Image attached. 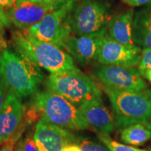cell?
Wrapping results in <instances>:
<instances>
[{
  "instance_id": "6da1fadb",
  "label": "cell",
  "mask_w": 151,
  "mask_h": 151,
  "mask_svg": "<svg viewBox=\"0 0 151 151\" xmlns=\"http://www.w3.org/2000/svg\"><path fill=\"white\" fill-rule=\"evenodd\" d=\"M43 78L41 67L18 52L4 49L0 57V80L19 99L37 93Z\"/></svg>"
},
{
  "instance_id": "7a4b0ae2",
  "label": "cell",
  "mask_w": 151,
  "mask_h": 151,
  "mask_svg": "<svg viewBox=\"0 0 151 151\" xmlns=\"http://www.w3.org/2000/svg\"><path fill=\"white\" fill-rule=\"evenodd\" d=\"M13 44L16 51L39 67L50 73H61L78 70L73 59L62 48L45 42L20 30L12 33Z\"/></svg>"
},
{
  "instance_id": "3957f363",
  "label": "cell",
  "mask_w": 151,
  "mask_h": 151,
  "mask_svg": "<svg viewBox=\"0 0 151 151\" xmlns=\"http://www.w3.org/2000/svg\"><path fill=\"white\" fill-rule=\"evenodd\" d=\"M112 106L116 127L151 122V90L122 91L101 86Z\"/></svg>"
},
{
  "instance_id": "277c9868",
  "label": "cell",
  "mask_w": 151,
  "mask_h": 151,
  "mask_svg": "<svg viewBox=\"0 0 151 151\" xmlns=\"http://www.w3.org/2000/svg\"><path fill=\"white\" fill-rule=\"evenodd\" d=\"M46 84L47 90L62 96L77 108L87 101L101 99L99 87L79 69L50 73Z\"/></svg>"
},
{
  "instance_id": "5b68a950",
  "label": "cell",
  "mask_w": 151,
  "mask_h": 151,
  "mask_svg": "<svg viewBox=\"0 0 151 151\" xmlns=\"http://www.w3.org/2000/svg\"><path fill=\"white\" fill-rule=\"evenodd\" d=\"M33 109L45 121L68 130L86 129L78 109L62 96L46 90L35 93Z\"/></svg>"
},
{
  "instance_id": "8992f818",
  "label": "cell",
  "mask_w": 151,
  "mask_h": 151,
  "mask_svg": "<svg viewBox=\"0 0 151 151\" xmlns=\"http://www.w3.org/2000/svg\"><path fill=\"white\" fill-rule=\"evenodd\" d=\"M73 9V1L62 4L47 14L39 23L24 32L39 40L60 47L62 41L72 34L70 18Z\"/></svg>"
},
{
  "instance_id": "52a82bcc",
  "label": "cell",
  "mask_w": 151,
  "mask_h": 151,
  "mask_svg": "<svg viewBox=\"0 0 151 151\" xmlns=\"http://www.w3.org/2000/svg\"><path fill=\"white\" fill-rule=\"evenodd\" d=\"M111 16L108 6L98 0H83L71 14L72 33L90 35L107 30Z\"/></svg>"
},
{
  "instance_id": "ba28073f",
  "label": "cell",
  "mask_w": 151,
  "mask_h": 151,
  "mask_svg": "<svg viewBox=\"0 0 151 151\" xmlns=\"http://www.w3.org/2000/svg\"><path fill=\"white\" fill-rule=\"evenodd\" d=\"M100 86L122 91H141L147 84L135 67L101 65L94 71Z\"/></svg>"
},
{
  "instance_id": "9c48e42d",
  "label": "cell",
  "mask_w": 151,
  "mask_h": 151,
  "mask_svg": "<svg viewBox=\"0 0 151 151\" xmlns=\"http://www.w3.org/2000/svg\"><path fill=\"white\" fill-rule=\"evenodd\" d=\"M34 140L39 151H63L77 145L79 139L69 130L41 119L36 125Z\"/></svg>"
},
{
  "instance_id": "30bf717a",
  "label": "cell",
  "mask_w": 151,
  "mask_h": 151,
  "mask_svg": "<svg viewBox=\"0 0 151 151\" xmlns=\"http://www.w3.org/2000/svg\"><path fill=\"white\" fill-rule=\"evenodd\" d=\"M141 51L139 46L122 44L107 34L101 42L97 61L101 65L134 67L139 65Z\"/></svg>"
},
{
  "instance_id": "8fae6325",
  "label": "cell",
  "mask_w": 151,
  "mask_h": 151,
  "mask_svg": "<svg viewBox=\"0 0 151 151\" xmlns=\"http://www.w3.org/2000/svg\"><path fill=\"white\" fill-rule=\"evenodd\" d=\"M107 34V30L90 35L71 34L62 41L60 47L81 65H88L97 60L101 42Z\"/></svg>"
},
{
  "instance_id": "7c38bea8",
  "label": "cell",
  "mask_w": 151,
  "mask_h": 151,
  "mask_svg": "<svg viewBox=\"0 0 151 151\" xmlns=\"http://www.w3.org/2000/svg\"><path fill=\"white\" fill-rule=\"evenodd\" d=\"M78 109L86 129L101 135L112 133L116 127L113 113L104 105L102 98L87 101Z\"/></svg>"
},
{
  "instance_id": "4fadbf2b",
  "label": "cell",
  "mask_w": 151,
  "mask_h": 151,
  "mask_svg": "<svg viewBox=\"0 0 151 151\" xmlns=\"http://www.w3.org/2000/svg\"><path fill=\"white\" fill-rule=\"evenodd\" d=\"M60 5L22 1L16 3L14 7L11 8L8 16L11 22L18 30L27 32L39 23L47 14Z\"/></svg>"
},
{
  "instance_id": "5bb4252c",
  "label": "cell",
  "mask_w": 151,
  "mask_h": 151,
  "mask_svg": "<svg viewBox=\"0 0 151 151\" xmlns=\"http://www.w3.org/2000/svg\"><path fill=\"white\" fill-rule=\"evenodd\" d=\"M24 111L25 108L20 100L11 92H8L0 113V146L23 129L21 124Z\"/></svg>"
},
{
  "instance_id": "9a60e30c",
  "label": "cell",
  "mask_w": 151,
  "mask_h": 151,
  "mask_svg": "<svg viewBox=\"0 0 151 151\" xmlns=\"http://www.w3.org/2000/svg\"><path fill=\"white\" fill-rule=\"evenodd\" d=\"M134 13L132 9L111 17L107 26V33L111 39L126 46L135 45L132 37Z\"/></svg>"
},
{
  "instance_id": "2e32d148",
  "label": "cell",
  "mask_w": 151,
  "mask_h": 151,
  "mask_svg": "<svg viewBox=\"0 0 151 151\" xmlns=\"http://www.w3.org/2000/svg\"><path fill=\"white\" fill-rule=\"evenodd\" d=\"M132 37L135 45L151 48V4L134 14Z\"/></svg>"
},
{
  "instance_id": "e0dca14e",
  "label": "cell",
  "mask_w": 151,
  "mask_h": 151,
  "mask_svg": "<svg viewBox=\"0 0 151 151\" xmlns=\"http://www.w3.org/2000/svg\"><path fill=\"white\" fill-rule=\"evenodd\" d=\"M120 138L127 144L142 146L151 139V130L146 124H133L121 129Z\"/></svg>"
},
{
  "instance_id": "ac0fdd59",
  "label": "cell",
  "mask_w": 151,
  "mask_h": 151,
  "mask_svg": "<svg viewBox=\"0 0 151 151\" xmlns=\"http://www.w3.org/2000/svg\"><path fill=\"white\" fill-rule=\"evenodd\" d=\"M99 140L102 142L110 151H147L143 149H139L134 147L126 146L114 141L109 134L99 135Z\"/></svg>"
},
{
  "instance_id": "d6986e66",
  "label": "cell",
  "mask_w": 151,
  "mask_h": 151,
  "mask_svg": "<svg viewBox=\"0 0 151 151\" xmlns=\"http://www.w3.org/2000/svg\"><path fill=\"white\" fill-rule=\"evenodd\" d=\"M78 146L81 148V151H110L104 144L102 145L97 141L89 139L79 140Z\"/></svg>"
},
{
  "instance_id": "ffe728a7",
  "label": "cell",
  "mask_w": 151,
  "mask_h": 151,
  "mask_svg": "<svg viewBox=\"0 0 151 151\" xmlns=\"http://www.w3.org/2000/svg\"><path fill=\"white\" fill-rule=\"evenodd\" d=\"M15 150L16 151H39L34 140V137L30 134L20 139L16 144Z\"/></svg>"
},
{
  "instance_id": "44dd1931",
  "label": "cell",
  "mask_w": 151,
  "mask_h": 151,
  "mask_svg": "<svg viewBox=\"0 0 151 151\" xmlns=\"http://www.w3.org/2000/svg\"><path fill=\"white\" fill-rule=\"evenodd\" d=\"M148 69H151V48H143L141 51L138 70L141 75L143 76V73Z\"/></svg>"
},
{
  "instance_id": "7402d4cb",
  "label": "cell",
  "mask_w": 151,
  "mask_h": 151,
  "mask_svg": "<svg viewBox=\"0 0 151 151\" xmlns=\"http://www.w3.org/2000/svg\"><path fill=\"white\" fill-rule=\"evenodd\" d=\"M21 130L19 131L17 134H16L14 137L11 138V139H9L7 142H6L4 144H3L2 146L0 148V151H16V150H15L16 143V141L19 140V138H20V134L22 133Z\"/></svg>"
},
{
  "instance_id": "603a6c76",
  "label": "cell",
  "mask_w": 151,
  "mask_h": 151,
  "mask_svg": "<svg viewBox=\"0 0 151 151\" xmlns=\"http://www.w3.org/2000/svg\"><path fill=\"white\" fill-rule=\"evenodd\" d=\"M11 21L9 20L8 14L3 11V9L0 8V36L6 28L10 26Z\"/></svg>"
},
{
  "instance_id": "cb8c5ba5",
  "label": "cell",
  "mask_w": 151,
  "mask_h": 151,
  "mask_svg": "<svg viewBox=\"0 0 151 151\" xmlns=\"http://www.w3.org/2000/svg\"><path fill=\"white\" fill-rule=\"evenodd\" d=\"M131 6H141L151 4V0H121Z\"/></svg>"
},
{
  "instance_id": "d4e9b609",
  "label": "cell",
  "mask_w": 151,
  "mask_h": 151,
  "mask_svg": "<svg viewBox=\"0 0 151 151\" xmlns=\"http://www.w3.org/2000/svg\"><path fill=\"white\" fill-rule=\"evenodd\" d=\"M58 0H18L16 3L22 2V1H30V2L46 4H58Z\"/></svg>"
},
{
  "instance_id": "484cf974",
  "label": "cell",
  "mask_w": 151,
  "mask_h": 151,
  "mask_svg": "<svg viewBox=\"0 0 151 151\" xmlns=\"http://www.w3.org/2000/svg\"><path fill=\"white\" fill-rule=\"evenodd\" d=\"M18 0H0V8L9 9L14 7Z\"/></svg>"
},
{
  "instance_id": "4316f807",
  "label": "cell",
  "mask_w": 151,
  "mask_h": 151,
  "mask_svg": "<svg viewBox=\"0 0 151 151\" xmlns=\"http://www.w3.org/2000/svg\"><path fill=\"white\" fill-rule=\"evenodd\" d=\"M4 86H3L2 83L0 80V113H1V109L3 108L4 104L5 101V93H4Z\"/></svg>"
},
{
  "instance_id": "83f0119b",
  "label": "cell",
  "mask_w": 151,
  "mask_h": 151,
  "mask_svg": "<svg viewBox=\"0 0 151 151\" xmlns=\"http://www.w3.org/2000/svg\"><path fill=\"white\" fill-rule=\"evenodd\" d=\"M63 151H81V150L77 145H71L65 148Z\"/></svg>"
},
{
  "instance_id": "f1b7e54d",
  "label": "cell",
  "mask_w": 151,
  "mask_h": 151,
  "mask_svg": "<svg viewBox=\"0 0 151 151\" xmlns=\"http://www.w3.org/2000/svg\"><path fill=\"white\" fill-rule=\"evenodd\" d=\"M5 47H6L5 41L3 39V38H1V39H0V57H1V55L2 53L3 50L5 49Z\"/></svg>"
},
{
  "instance_id": "f546056e",
  "label": "cell",
  "mask_w": 151,
  "mask_h": 151,
  "mask_svg": "<svg viewBox=\"0 0 151 151\" xmlns=\"http://www.w3.org/2000/svg\"><path fill=\"white\" fill-rule=\"evenodd\" d=\"M143 76L146 77V78L148 79V80L151 83V69H147V70L143 73Z\"/></svg>"
},
{
  "instance_id": "4dcf8cb0",
  "label": "cell",
  "mask_w": 151,
  "mask_h": 151,
  "mask_svg": "<svg viewBox=\"0 0 151 151\" xmlns=\"http://www.w3.org/2000/svg\"><path fill=\"white\" fill-rule=\"evenodd\" d=\"M75 1H76V0H58V4H62L67 2V1H73V2H74Z\"/></svg>"
},
{
  "instance_id": "1f68e13d",
  "label": "cell",
  "mask_w": 151,
  "mask_h": 151,
  "mask_svg": "<svg viewBox=\"0 0 151 151\" xmlns=\"http://www.w3.org/2000/svg\"><path fill=\"white\" fill-rule=\"evenodd\" d=\"M147 125H148V127L149 129H150L151 130V122H150V123L147 124Z\"/></svg>"
},
{
  "instance_id": "d6a6232c",
  "label": "cell",
  "mask_w": 151,
  "mask_h": 151,
  "mask_svg": "<svg viewBox=\"0 0 151 151\" xmlns=\"http://www.w3.org/2000/svg\"><path fill=\"white\" fill-rule=\"evenodd\" d=\"M147 151H151V148H149L148 150H147Z\"/></svg>"
},
{
  "instance_id": "836d02e7",
  "label": "cell",
  "mask_w": 151,
  "mask_h": 151,
  "mask_svg": "<svg viewBox=\"0 0 151 151\" xmlns=\"http://www.w3.org/2000/svg\"><path fill=\"white\" fill-rule=\"evenodd\" d=\"M1 38H2V37H1V36H0V39H1Z\"/></svg>"
}]
</instances>
